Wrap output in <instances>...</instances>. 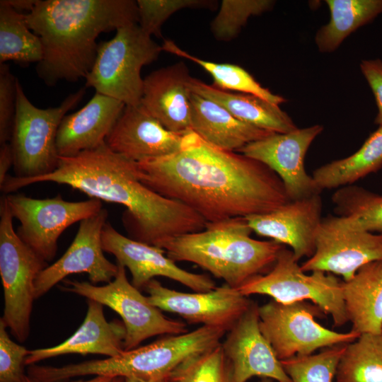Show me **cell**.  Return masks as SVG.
<instances>
[{"label":"cell","instance_id":"35","mask_svg":"<svg viewBox=\"0 0 382 382\" xmlns=\"http://www.w3.org/2000/svg\"><path fill=\"white\" fill-rule=\"evenodd\" d=\"M274 4L271 0H223L211 23V30L217 40L229 41L236 37L250 17L270 11Z\"/></svg>","mask_w":382,"mask_h":382},{"label":"cell","instance_id":"41","mask_svg":"<svg viewBox=\"0 0 382 382\" xmlns=\"http://www.w3.org/2000/svg\"><path fill=\"white\" fill-rule=\"evenodd\" d=\"M4 1L18 12L33 11L38 0H4Z\"/></svg>","mask_w":382,"mask_h":382},{"label":"cell","instance_id":"13","mask_svg":"<svg viewBox=\"0 0 382 382\" xmlns=\"http://www.w3.org/2000/svg\"><path fill=\"white\" fill-rule=\"evenodd\" d=\"M382 261V233L352 228L337 216L322 219L313 255L302 263L303 272L322 271L351 279L362 266Z\"/></svg>","mask_w":382,"mask_h":382},{"label":"cell","instance_id":"23","mask_svg":"<svg viewBox=\"0 0 382 382\" xmlns=\"http://www.w3.org/2000/svg\"><path fill=\"white\" fill-rule=\"evenodd\" d=\"M125 107L122 102L96 92L83 108L62 119L57 135L59 156H73L105 143Z\"/></svg>","mask_w":382,"mask_h":382},{"label":"cell","instance_id":"42","mask_svg":"<svg viewBox=\"0 0 382 382\" xmlns=\"http://www.w3.org/2000/svg\"><path fill=\"white\" fill-rule=\"evenodd\" d=\"M124 382H173L170 376L151 379V380H144L136 378H125Z\"/></svg>","mask_w":382,"mask_h":382},{"label":"cell","instance_id":"17","mask_svg":"<svg viewBox=\"0 0 382 382\" xmlns=\"http://www.w3.org/2000/svg\"><path fill=\"white\" fill-rule=\"evenodd\" d=\"M102 245L105 252L115 256L117 264L129 270L131 283L138 289L144 288L155 277L176 281L195 292L216 287L209 276L180 268L163 249L126 237L108 222L102 231Z\"/></svg>","mask_w":382,"mask_h":382},{"label":"cell","instance_id":"22","mask_svg":"<svg viewBox=\"0 0 382 382\" xmlns=\"http://www.w3.org/2000/svg\"><path fill=\"white\" fill-rule=\"evenodd\" d=\"M87 311L78 329L62 343L50 347L30 350L25 364L68 354H96L113 357L124 351L126 330L122 321L105 318L103 305L87 300Z\"/></svg>","mask_w":382,"mask_h":382},{"label":"cell","instance_id":"2","mask_svg":"<svg viewBox=\"0 0 382 382\" xmlns=\"http://www.w3.org/2000/svg\"><path fill=\"white\" fill-rule=\"evenodd\" d=\"M66 185L90 197L124 206V224L131 238L158 248L166 241L205 228L207 222L186 205L145 185L137 162L112 151L105 143L73 156H59L57 168L45 175L22 179L8 175L4 194L35 183Z\"/></svg>","mask_w":382,"mask_h":382},{"label":"cell","instance_id":"32","mask_svg":"<svg viewBox=\"0 0 382 382\" xmlns=\"http://www.w3.org/2000/svg\"><path fill=\"white\" fill-rule=\"evenodd\" d=\"M162 50L187 59L203 68L212 77L214 87L227 91L249 93L275 105L286 101L262 86L254 77L241 66L232 64H220L202 59L183 50L171 40H165Z\"/></svg>","mask_w":382,"mask_h":382},{"label":"cell","instance_id":"37","mask_svg":"<svg viewBox=\"0 0 382 382\" xmlns=\"http://www.w3.org/2000/svg\"><path fill=\"white\" fill-rule=\"evenodd\" d=\"M0 319V382H25L24 366L30 350L13 341Z\"/></svg>","mask_w":382,"mask_h":382},{"label":"cell","instance_id":"26","mask_svg":"<svg viewBox=\"0 0 382 382\" xmlns=\"http://www.w3.org/2000/svg\"><path fill=\"white\" fill-rule=\"evenodd\" d=\"M342 296L352 331L360 335L382 332V261L368 263L342 281Z\"/></svg>","mask_w":382,"mask_h":382},{"label":"cell","instance_id":"1","mask_svg":"<svg viewBox=\"0 0 382 382\" xmlns=\"http://www.w3.org/2000/svg\"><path fill=\"white\" fill-rule=\"evenodd\" d=\"M137 168L145 185L186 205L207 223L270 213L291 201L268 166L218 148L192 130L177 151L137 162Z\"/></svg>","mask_w":382,"mask_h":382},{"label":"cell","instance_id":"43","mask_svg":"<svg viewBox=\"0 0 382 382\" xmlns=\"http://www.w3.org/2000/svg\"><path fill=\"white\" fill-rule=\"evenodd\" d=\"M115 378L105 376H96L93 378L86 381H77L74 382H113Z\"/></svg>","mask_w":382,"mask_h":382},{"label":"cell","instance_id":"5","mask_svg":"<svg viewBox=\"0 0 382 382\" xmlns=\"http://www.w3.org/2000/svg\"><path fill=\"white\" fill-rule=\"evenodd\" d=\"M227 331L201 326L192 331L168 335L149 345L113 357L68 364L67 378L88 375L151 380L170 376L185 361L221 343Z\"/></svg>","mask_w":382,"mask_h":382},{"label":"cell","instance_id":"44","mask_svg":"<svg viewBox=\"0 0 382 382\" xmlns=\"http://www.w3.org/2000/svg\"><path fill=\"white\" fill-rule=\"evenodd\" d=\"M113 382H124V378L116 377L114 378Z\"/></svg>","mask_w":382,"mask_h":382},{"label":"cell","instance_id":"29","mask_svg":"<svg viewBox=\"0 0 382 382\" xmlns=\"http://www.w3.org/2000/svg\"><path fill=\"white\" fill-rule=\"evenodd\" d=\"M43 50L40 37L29 28L25 14L0 1V64L13 61L38 63Z\"/></svg>","mask_w":382,"mask_h":382},{"label":"cell","instance_id":"40","mask_svg":"<svg viewBox=\"0 0 382 382\" xmlns=\"http://www.w3.org/2000/svg\"><path fill=\"white\" fill-rule=\"evenodd\" d=\"M13 163L12 149L9 142L1 144L0 147V185L8 175V171Z\"/></svg>","mask_w":382,"mask_h":382},{"label":"cell","instance_id":"46","mask_svg":"<svg viewBox=\"0 0 382 382\" xmlns=\"http://www.w3.org/2000/svg\"><path fill=\"white\" fill-rule=\"evenodd\" d=\"M25 382H35L33 379H31L28 375H26L25 378Z\"/></svg>","mask_w":382,"mask_h":382},{"label":"cell","instance_id":"27","mask_svg":"<svg viewBox=\"0 0 382 382\" xmlns=\"http://www.w3.org/2000/svg\"><path fill=\"white\" fill-rule=\"evenodd\" d=\"M381 168L382 126H379L355 153L318 168L312 177L323 191L353 185Z\"/></svg>","mask_w":382,"mask_h":382},{"label":"cell","instance_id":"31","mask_svg":"<svg viewBox=\"0 0 382 382\" xmlns=\"http://www.w3.org/2000/svg\"><path fill=\"white\" fill-rule=\"evenodd\" d=\"M335 376L337 382H382V332L347 344Z\"/></svg>","mask_w":382,"mask_h":382},{"label":"cell","instance_id":"15","mask_svg":"<svg viewBox=\"0 0 382 382\" xmlns=\"http://www.w3.org/2000/svg\"><path fill=\"white\" fill-rule=\"evenodd\" d=\"M144 289L149 301L161 311L178 314L190 324L220 328L227 332L252 303L226 284L206 292L185 293L166 287L154 279Z\"/></svg>","mask_w":382,"mask_h":382},{"label":"cell","instance_id":"24","mask_svg":"<svg viewBox=\"0 0 382 382\" xmlns=\"http://www.w3.org/2000/svg\"><path fill=\"white\" fill-rule=\"evenodd\" d=\"M190 100L191 130L221 149L238 152L246 144L274 134L239 120L219 104L192 91Z\"/></svg>","mask_w":382,"mask_h":382},{"label":"cell","instance_id":"12","mask_svg":"<svg viewBox=\"0 0 382 382\" xmlns=\"http://www.w3.org/2000/svg\"><path fill=\"white\" fill-rule=\"evenodd\" d=\"M6 197L13 217L21 223L17 234L47 262L55 257L58 239L68 227L103 208L102 202L94 198L71 202L64 200L60 195L35 199L12 193Z\"/></svg>","mask_w":382,"mask_h":382},{"label":"cell","instance_id":"4","mask_svg":"<svg viewBox=\"0 0 382 382\" xmlns=\"http://www.w3.org/2000/svg\"><path fill=\"white\" fill-rule=\"evenodd\" d=\"M246 218L207 223L204 230L173 238L161 247L175 262H190L238 289L272 267L284 247L274 241H259Z\"/></svg>","mask_w":382,"mask_h":382},{"label":"cell","instance_id":"3","mask_svg":"<svg viewBox=\"0 0 382 382\" xmlns=\"http://www.w3.org/2000/svg\"><path fill=\"white\" fill-rule=\"evenodd\" d=\"M25 18L42 45L36 72L49 86L85 79L96 59L99 35L139 21L133 0H38Z\"/></svg>","mask_w":382,"mask_h":382},{"label":"cell","instance_id":"34","mask_svg":"<svg viewBox=\"0 0 382 382\" xmlns=\"http://www.w3.org/2000/svg\"><path fill=\"white\" fill-rule=\"evenodd\" d=\"M173 382H232L231 365L221 342L180 365L170 375Z\"/></svg>","mask_w":382,"mask_h":382},{"label":"cell","instance_id":"20","mask_svg":"<svg viewBox=\"0 0 382 382\" xmlns=\"http://www.w3.org/2000/svg\"><path fill=\"white\" fill-rule=\"evenodd\" d=\"M184 134L166 129L141 104L125 105L105 144L112 151L139 162L177 151Z\"/></svg>","mask_w":382,"mask_h":382},{"label":"cell","instance_id":"33","mask_svg":"<svg viewBox=\"0 0 382 382\" xmlns=\"http://www.w3.org/2000/svg\"><path fill=\"white\" fill-rule=\"evenodd\" d=\"M347 344H338L316 354L297 355L281 360L292 382H332Z\"/></svg>","mask_w":382,"mask_h":382},{"label":"cell","instance_id":"36","mask_svg":"<svg viewBox=\"0 0 382 382\" xmlns=\"http://www.w3.org/2000/svg\"><path fill=\"white\" fill-rule=\"evenodd\" d=\"M138 25L146 34L161 37L163 24L175 12L184 8L213 9L216 1L137 0Z\"/></svg>","mask_w":382,"mask_h":382},{"label":"cell","instance_id":"6","mask_svg":"<svg viewBox=\"0 0 382 382\" xmlns=\"http://www.w3.org/2000/svg\"><path fill=\"white\" fill-rule=\"evenodd\" d=\"M161 51L138 23L119 28L112 39L99 43L85 87L125 105H139L144 87L141 69L157 60Z\"/></svg>","mask_w":382,"mask_h":382},{"label":"cell","instance_id":"9","mask_svg":"<svg viewBox=\"0 0 382 382\" xmlns=\"http://www.w3.org/2000/svg\"><path fill=\"white\" fill-rule=\"evenodd\" d=\"M298 262L292 250L283 247L269 272L253 277L237 289L245 296L268 295L282 303L308 300L331 316L334 326L346 324L349 319L342 281L322 271L306 274Z\"/></svg>","mask_w":382,"mask_h":382},{"label":"cell","instance_id":"45","mask_svg":"<svg viewBox=\"0 0 382 382\" xmlns=\"http://www.w3.org/2000/svg\"><path fill=\"white\" fill-rule=\"evenodd\" d=\"M260 382H274L272 379L268 378H262Z\"/></svg>","mask_w":382,"mask_h":382},{"label":"cell","instance_id":"7","mask_svg":"<svg viewBox=\"0 0 382 382\" xmlns=\"http://www.w3.org/2000/svg\"><path fill=\"white\" fill-rule=\"evenodd\" d=\"M86 87L70 93L57 106L39 108L16 83V112L9 141L13 156L15 177L30 179L45 175L57 167L59 156L57 135L66 113L82 100Z\"/></svg>","mask_w":382,"mask_h":382},{"label":"cell","instance_id":"21","mask_svg":"<svg viewBox=\"0 0 382 382\" xmlns=\"http://www.w3.org/2000/svg\"><path fill=\"white\" fill-rule=\"evenodd\" d=\"M189 70L183 62L154 71L144 79L141 105L168 130H191Z\"/></svg>","mask_w":382,"mask_h":382},{"label":"cell","instance_id":"8","mask_svg":"<svg viewBox=\"0 0 382 382\" xmlns=\"http://www.w3.org/2000/svg\"><path fill=\"white\" fill-rule=\"evenodd\" d=\"M6 195L0 200V275L4 311L1 320L20 342L28 337L35 299V282L47 262L14 231Z\"/></svg>","mask_w":382,"mask_h":382},{"label":"cell","instance_id":"14","mask_svg":"<svg viewBox=\"0 0 382 382\" xmlns=\"http://www.w3.org/2000/svg\"><path fill=\"white\" fill-rule=\"evenodd\" d=\"M323 127L315 125L288 133H274L249 143L238 152L271 168L282 180L291 201L320 195L322 190L305 169L304 160Z\"/></svg>","mask_w":382,"mask_h":382},{"label":"cell","instance_id":"38","mask_svg":"<svg viewBox=\"0 0 382 382\" xmlns=\"http://www.w3.org/2000/svg\"><path fill=\"white\" fill-rule=\"evenodd\" d=\"M16 78L9 66L0 64V144L9 142L16 112Z\"/></svg>","mask_w":382,"mask_h":382},{"label":"cell","instance_id":"25","mask_svg":"<svg viewBox=\"0 0 382 382\" xmlns=\"http://www.w3.org/2000/svg\"><path fill=\"white\" fill-rule=\"evenodd\" d=\"M190 91L226 109L241 121L273 133H288L298 127L278 105L255 95L224 91L197 79L188 81Z\"/></svg>","mask_w":382,"mask_h":382},{"label":"cell","instance_id":"28","mask_svg":"<svg viewBox=\"0 0 382 382\" xmlns=\"http://www.w3.org/2000/svg\"><path fill=\"white\" fill-rule=\"evenodd\" d=\"M329 22L316 33L315 42L320 52H332L352 33L382 13V0H326Z\"/></svg>","mask_w":382,"mask_h":382},{"label":"cell","instance_id":"18","mask_svg":"<svg viewBox=\"0 0 382 382\" xmlns=\"http://www.w3.org/2000/svg\"><path fill=\"white\" fill-rule=\"evenodd\" d=\"M258 311L257 303L252 301L221 342L231 365L232 382H246L253 376L292 382L260 330Z\"/></svg>","mask_w":382,"mask_h":382},{"label":"cell","instance_id":"19","mask_svg":"<svg viewBox=\"0 0 382 382\" xmlns=\"http://www.w3.org/2000/svg\"><path fill=\"white\" fill-rule=\"evenodd\" d=\"M320 195L290 201L277 209L246 217L252 231L291 247L297 260L311 257L316 234L322 221Z\"/></svg>","mask_w":382,"mask_h":382},{"label":"cell","instance_id":"10","mask_svg":"<svg viewBox=\"0 0 382 382\" xmlns=\"http://www.w3.org/2000/svg\"><path fill=\"white\" fill-rule=\"evenodd\" d=\"M115 278L103 286L85 281L66 279L60 289L108 306L122 318L126 330L124 350L137 348L149 337L187 332L185 323L165 316L127 279L126 268L119 264Z\"/></svg>","mask_w":382,"mask_h":382},{"label":"cell","instance_id":"30","mask_svg":"<svg viewBox=\"0 0 382 382\" xmlns=\"http://www.w3.org/2000/svg\"><path fill=\"white\" fill-rule=\"evenodd\" d=\"M335 212L346 226L357 230L382 233V195L349 185L332 195Z\"/></svg>","mask_w":382,"mask_h":382},{"label":"cell","instance_id":"39","mask_svg":"<svg viewBox=\"0 0 382 382\" xmlns=\"http://www.w3.org/2000/svg\"><path fill=\"white\" fill-rule=\"evenodd\" d=\"M359 66L376 103L378 112L374 123L378 127L382 126V60L380 59L362 60Z\"/></svg>","mask_w":382,"mask_h":382},{"label":"cell","instance_id":"11","mask_svg":"<svg viewBox=\"0 0 382 382\" xmlns=\"http://www.w3.org/2000/svg\"><path fill=\"white\" fill-rule=\"evenodd\" d=\"M260 328L281 361L338 344H348L360 335L337 332L320 325L316 317L326 315L318 306L306 301L282 303L271 300L259 306Z\"/></svg>","mask_w":382,"mask_h":382},{"label":"cell","instance_id":"16","mask_svg":"<svg viewBox=\"0 0 382 382\" xmlns=\"http://www.w3.org/2000/svg\"><path fill=\"white\" fill-rule=\"evenodd\" d=\"M108 216V211L102 208L80 222L78 231L66 252L37 277L35 282V300L73 274H87L90 282L93 284H107L115 278L118 265L106 258L102 245V231Z\"/></svg>","mask_w":382,"mask_h":382}]
</instances>
